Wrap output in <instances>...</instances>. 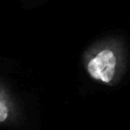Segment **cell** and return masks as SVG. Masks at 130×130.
<instances>
[{"mask_svg":"<svg viewBox=\"0 0 130 130\" xmlns=\"http://www.w3.org/2000/svg\"><path fill=\"white\" fill-rule=\"evenodd\" d=\"M9 112H10V108H9L8 103L6 102V99L4 97L0 96V123L8 120Z\"/></svg>","mask_w":130,"mask_h":130,"instance_id":"2","label":"cell"},{"mask_svg":"<svg viewBox=\"0 0 130 130\" xmlns=\"http://www.w3.org/2000/svg\"><path fill=\"white\" fill-rule=\"evenodd\" d=\"M121 67L119 52L114 47L104 45L97 47L87 56L85 69L88 75L97 82L111 85L115 81Z\"/></svg>","mask_w":130,"mask_h":130,"instance_id":"1","label":"cell"}]
</instances>
